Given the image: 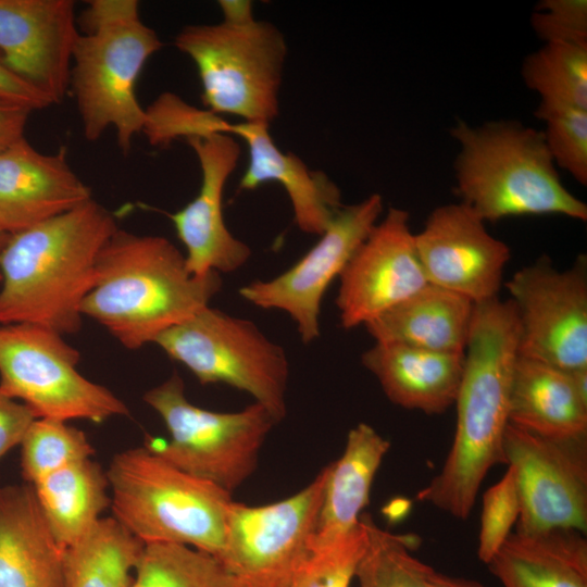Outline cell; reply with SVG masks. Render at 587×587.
I'll use <instances>...</instances> for the list:
<instances>
[{
    "mask_svg": "<svg viewBox=\"0 0 587 587\" xmlns=\"http://www.w3.org/2000/svg\"><path fill=\"white\" fill-rule=\"evenodd\" d=\"M78 36L72 0H0V55L53 104L70 88Z\"/></svg>",
    "mask_w": 587,
    "mask_h": 587,
    "instance_id": "18",
    "label": "cell"
},
{
    "mask_svg": "<svg viewBox=\"0 0 587 587\" xmlns=\"http://www.w3.org/2000/svg\"><path fill=\"white\" fill-rule=\"evenodd\" d=\"M414 238L428 284L475 304L499 297L511 251L471 208L460 201L435 208Z\"/></svg>",
    "mask_w": 587,
    "mask_h": 587,
    "instance_id": "16",
    "label": "cell"
},
{
    "mask_svg": "<svg viewBox=\"0 0 587 587\" xmlns=\"http://www.w3.org/2000/svg\"><path fill=\"white\" fill-rule=\"evenodd\" d=\"M117 228L112 213L91 199L10 235L0 251V324L79 330L98 257Z\"/></svg>",
    "mask_w": 587,
    "mask_h": 587,
    "instance_id": "2",
    "label": "cell"
},
{
    "mask_svg": "<svg viewBox=\"0 0 587 587\" xmlns=\"http://www.w3.org/2000/svg\"><path fill=\"white\" fill-rule=\"evenodd\" d=\"M222 284L216 272L190 273L167 238L117 228L98 257L82 313L135 350L208 307Z\"/></svg>",
    "mask_w": 587,
    "mask_h": 587,
    "instance_id": "3",
    "label": "cell"
},
{
    "mask_svg": "<svg viewBox=\"0 0 587 587\" xmlns=\"http://www.w3.org/2000/svg\"><path fill=\"white\" fill-rule=\"evenodd\" d=\"M475 303L427 284L364 325L375 342L464 353Z\"/></svg>",
    "mask_w": 587,
    "mask_h": 587,
    "instance_id": "24",
    "label": "cell"
},
{
    "mask_svg": "<svg viewBox=\"0 0 587 587\" xmlns=\"http://www.w3.org/2000/svg\"><path fill=\"white\" fill-rule=\"evenodd\" d=\"M62 336L35 324H0V391L22 400L37 419L99 424L128 415L111 390L77 371L79 351Z\"/></svg>",
    "mask_w": 587,
    "mask_h": 587,
    "instance_id": "10",
    "label": "cell"
},
{
    "mask_svg": "<svg viewBox=\"0 0 587 587\" xmlns=\"http://www.w3.org/2000/svg\"><path fill=\"white\" fill-rule=\"evenodd\" d=\"M509 423L542 437H585L587 398L577 390L570 370L517 355Z\"/></svg>",
    "mask_w": 587,
    "mask_h": 587,
    "instance_id": "23",
    "label": "cell"
},
{
    "mask_svg": "<svg viewBox=\"0 0 587 587\" xmlns=\"http://www.w3.org/2000/svg\"><path fill=\"white\" fill-rule=\"evenodd\" d=\"M521 511L515 470L508 465L503 476L483 496L477 557L488 564L512 533Z\"/></svg>",
    "mask_w": 587,
    "mask_h": 587,
    "instance_id": "36",
    "label": "cell"
},
{
    "mask_svg": "<svg viewBox=\"0 0 587 587\" xmlns=\"http://www.w3.org/2000/svg\"><path fill=\"white\" fill-rule=\"evenodd\" d=\"M30 486L51 534L64 549L86 535L111 505L107 473L91 458Z\"/></svg>",
    "mask_w": 587,
    "mask_h": 587,
    "instance_id": "27",
    "label": "cell"
},
{
    "mask_svg": "<svg viewBox=\"0 0 587 587\" xmlns=\"http://www.w3.org/2000/svg\"><path fill=\"white\" fill-rule=\"evenodd\" d=\"M383 197L372 193L362 201L344 204L317 242L291 267L267 280H253L239 289L249 303L286 312L308 345L321 336L320 316L324 295L380 220Z\"/></svg>",
    "mask_w": 587,
    "mask_h": 587,
    "instance_id": "14",
    "label": "cell"
},
{
    "mask_svg": "<svg viewBox=\"0 0 587 587\" xmlns=\"http://www.w3.org/2000/svg\"><path fill=\"white\" fill-rule=\"evenodd\" d=\"M427 585L428 587H486L479 582L447 575L434 570L433 567L429 570L427 575Z\"/></svg>",
    "mask_w": 587,
    "mask_h": 587,
    "instance_id": "42",
    "label": "cell"
},
{
    "mask_svg": "<svg viewBox=\"0 0 587 587\" xmlns=\"http://www.w3.org/2000/svg\"><path fill=\"white\" fill-rule=\"evenodd\" d=\"M328 465L297 494L265 505L233 501L218 561L242 587H286L309 553Z\"/></svg>",
    "mask_w": 587,
    "mask_h": 587,
    "instance_id": "11",
    "label": "cell"
},
{
    "mask_svg": "<svg viewBox=\"0 0 587 587\" xmlns=\"http://www.w3.org/2000/svg\"><path fill=\"white\" fill-rule=\"evenodd\" d=\"M9 237H10V235H9L8 233H5V232L0 227V251L2 250V248L4 247V245L7 243Z\"/></svg>",
    "mask_w": 587,
    "mask_h": 587,
    "instance_id": "43",
    "label": "cell"
},
{
    "mask_svg": "<svg viewBox=\"0 0 587 587\" xmlns=\"http://www.w3.org/2000/svg\"><path fill=\"white\" fill-rule=\"evenodd\" d=\"M174 43L197 67L207 110L242 122L277 117L287 43L275 25L255 18L188 25Z\"/></svg>",
    "mask_w": 587,
    "mask_h": 587,
    "instance_id": "7",
    "label": "cell"
},
{
    "mask_svg": "<svg viewBox=\"0 0 587 587\" xmlns=\"http://www.w3.org/2000/svg\"><path fill=\"white\" fill-rule=\"evenodd\" d=\"M154 344L201 384H227L251 395L277 423L286 416V352L252 321L208 305Z\"/></svg>",
    "mask_w": 587,
    "mask_h": 587,
    "instance_id": "9",
    "label": "cell"
},
{
    "mask_svg": "<svg viewBox=\"0 0 587 587\" xmlns=\"http://www.w3.org/2000/svg\"><path fill=\"white\" fill-rule=\"evenodd\" d=\"M522 78L539 104L587 110V46L542 43L524 59Z\"/></svg>",
    "mask_w": 587,
    "mask_h": 587,
    "instance_id": "29",
    "label": "cell"
},
{
    "mask_svg": "<svg viewBox=\"0 0 587 587\" xmlns=\"http://www.w3.org/2000/svg\"><path fill=\"white\" fill-rule=\"evenodd\" d=\"M0 101L28 109L42 110L53 102L42 91L15 74L0 55Z\"/></svg>",
    "mask_w": 587,
    "mask_h": 587,
    "instance_id": "39",
    "label": "cell"
},
{
    "mask_svg": "<svg viewBox=\"0 0 587 587\" xmlns=\"http://www.w3.org/2000/svg\"><path fill=\"white\" fill-rule=\"evenodd\" d=\"M519 324V355L563 370L587 366V259L566 270L537 259L505 283Z\"/></svg>",
    "mask_w": 587,
    "mask_h": 587,
    "instance_id": "12",
    "label": "cell"
},
{
    "mask_svg": "<svg viewBox=\"0 0 587 587\" xmlns=\"http://www.w3.org/2000/svg\"><path fill=\"white\" fill-rule=\"evenodd\" d=\"M519 324L513 304L499 297L476 303L454 402L457 424L445 463L416 499L465 520L482 483L497 464H507L503 439L509 424Z\"/></svg>",
    "mask_w": 587,
    "mask_h": 587,
    "instance_id": "1",
    "label": "cell"
},
{
    "mask_svg": "<svg viewBox=\"0 0 587 587\" xmlns=\"http://www.w3.org/2000/svg\"><path fill=\"white\" fill-rule=\"evenodd\" d=\"M184 383L173 374L143 395L163 420L168 439L150 438V451L177 469L233 492L255 471L259 452L277 423L254 402L238 412H214L185 396Z\"/></svg>",
    "mask_w": 587,
    "mask_h": 587,
    "instance_id": "8",
    "label": "cell"
},
{
    "mask_svg": "<svg viewBox=\"0 0 587 587\" xmlns=\"http://www.w3.org/2000/svg\"><path fill=\"white\" fill-rule=\"evenodd\" d=\"M366 541L360 520L359 527L347 536L310 548L286 587H350Z\"/></svg>",
    "mask_w": 587,
    "mask_h": 587,
    "instance_id": "33",
    "label": "cell"
},
{
    "mask_svg": "<svg viewBox=\"0 0 587 587\" xmlns=\"http://www.w3.org/2000/svg\"><path fill=\"white\" fill-rule=\"evenodd\" d=\"M530 25L542 43L587 46V1L541 0Z\"/></svg>",
    "mask_w": 587,
    "mask_h": 587,
    "instance_id": "37",
    "label": "cell"
},
{
    "mask_svg": "<svg viewBox=\"0 0 587 587\" xmlns=\"http://www.w3.org/2000/svg\"><path fill=\"white\" fill-rule=\"evenodd\" d=\"M73 171L65 147L47 154L24 137L0 151V227L9 235L91 200Z\"/></svg>",
    "mask_w": 587,
    "mask_h": 587,
    "instance_id": "19",
    "label": "cell"
},
{
    "mask_svg": "<svg viewBox=\"0 0 587 587\" xmlns=\"http://www.w3.org/2000/svg\"><path fill=\"white\" fill-rule=\"evenodd\" d=\"M223 20L232 23H243L254 18L253 4L247 0H221L218 1Z\"/></svg>",
    "mask_w": 587,
    "mask_h": 587,
    "instance_id": "41",
    "label": "cell"
},
{
    "mask_svg": "<svg viewBox=\"0 0 587 587\" xmlns=\"http://www.w3.org/2000/svg\"><path fill=\"white\" fill-rule=\"evenodd\" d=\"M63 553L33 487H0V587H63Z\"/></svg>",
    "mask_w": 587,
    "mask_h": 587,
    "instance_id": "22",
    "label": "cell"
},
{
    "mask_svg": "<svg viewBox=\"0 0 587 587\" xmlns=\"http://www.w3.org/2000/svg\"><path fill=\"white\" fill-rule=\"evenodd\" d=\"M21 447L22 475L29 485L95 453L83 430L52 419H36Z\"/></svg>",
    "mask_w": 587,
    "mask_h": 587,
    "instance_id": "32",
    "label": "cell"
},
{
    "mask_svg": "<svg viewBox=\"0 0 587 587\" xmlns=\"http://www.w3.org/2000/svg\"><path fill=\"white\" fill-rule=\"evenodd\" d=\"M450 135L459 146L454 191L485 223L532 215L587 221V204L563 185L542 130L513 120H457Z\"/></svg>",
    "mask_w": 587,
    "mask_h": 587,
    "instance_id": "4",
    "label": "cell"
},
{
    "mask_svg": "<svg viewBox=\"0 0 587 587\" xmlns=\"http://www.w3.org/2000/svg\"><path fill=\"white\" fill-rule=\"evenodd\" d=\"M133 587H242L213 555L176 544L145 545Z\"/></svg>",
    "mask_w": 587,
    "mask_h": 587,
    "instance_id": "30",
    "label": "cell"
},
{
    "mask_svg": "<svg viewBox=\"0 0 587 587\" xmlns=\"http://www.w3.org/2000/svg\"><path fill=\"white\" fill-rule=\"evenodd\" d=\"M221 116L196 108L177 95L161 93L145 109L141 133L153 147H167L175 139L205 137L218 133Z\"/></svg>",
    "mask_w": 587,
    "mask_h": 587,
    "instance_id": "35",
    "label": "cell"
},
{
    "mask_svg": "<svg viewBox=\"0 0 587 587\" xmlns=\"http://www.w3.org/2000/svg\"><path fill=\"white\" fill-rule=\"evenodd\" d=\"M535 115L545 124L544 138L557 168L586 186L587 110L538 104Z\"/></svg>",
    "mask_w": 587,
    "mask_h": 587,
    "instance_id": "34",
    "label": "cell"
},
{
    "mask_svg": "<svg viewBox=\"0 0 587 587\" xmlns=\"http://www.w3.org/2000/svg\"><path fill=\"white\" fill-rule=\"evenodd\" d=\"M105 473L113 517L137 539L184 545L220 559L232 492L147 447L115 454Z\"/></svg>",
    "mask_w": 587,
    "mask_h": 587,
    "instance_id": "6",
    "label": "cell"
},
{
    "mask_svg": "<svg viewBox=\"0 0 587 587\" xmlns=\"http://www.w3.org/2000/svg\"><path fill=\"white\" fill-rule=\"evenodd\" d=\"M83 30L72 53L70 88L84 137L98 140L113 128L124 154L141 133L145 109L136 84L163 43L139 15L137 0H92L77 18Z\"/></svg>",
    "mask_w": 587,
    "mask_h": 587,
    "instance_id": "5",
    "label": "cell"
},
{
    "mask_svg": "<svg viewBox=\"0 0 587 587\" xmlns=\"http://www.w3.org/2000/svg\"><path fill=\"white\" fill-rule=\"evenodd\" d=\"M360 519L367 541L354 575L359 587H428L432 566L412 555L419 548V537L382 529L367 513Z\"/></svg>",
    "mask_w": 587,
    "mask_h": 587,
    "instance_id": "31",
    "label": "cell"
},
{
    "mask_svg": "<svg viewBox=\"0 0 587 587\" xmlns=\"http://www.w3.org/2000/svg\"><path fill=\"white\" fill-rule=\"evenodd\" d=\"M0 282H1V275H0Z\"/></svg>",
    "mask_w": 587,
    "mask_h": 587,
    "instance_id": "44",
    "label": "cell"
},
{
    "mask_svg": "<svg viewBox=\"0 0 587 587\" xmlns=\"http://www.w3.org/2000/svg\"><path fill=\"white\" fill-rule=\"evenodd\" d=\"M28 109L0 101V151L24 137Z\"/></svg>",
    "mask_w": 587,
    "mask_h": 587,
    "instance_id": "40",
    "label": "cell"
},
{
    "mask_svg": "<svg viewBox=\"0 0 587 587\" xmlns=\"http://www.w3.org/2000/svg\"><path fill=\"white\" fill-rule=\"evenodd\" d=\"M428 284L408 211L390 207L339 276L336 305L345 329L365 325Z\"/></svg>",
    "mask_w": 587,
    "mask_h": 587,
    "instance_id": "15",
    "label": "cell"
},
{
    "mask_svg": "<svg viewBox=\"0 0 587 587\" xmlns=\"http://www.w3.org/2000/svg\"><path fill=\"white\" fill-rule=\"evenodd\" d=\"M187 143L198 159L201 185L190 202L167 216L186 249L190 273L235 272L251 257L250 247L227 228L223 212L225 185L238 164L240 147L225 133L189 138Z\"/></svg>",
    "mask_w": 587,
    "mask_h": 587,
    "instance_id": "17",
    "label": "cell"
},
{
    "mask_svg": "<svg viewBox=\"0 0 587 587\" xmlns=\"http://www.w3.org/2000/svg\"><path fill=\"white\" fill-rule=\"evenodd\" d=\"M270 124L230 123L229 134L247 145L249 160L241 177V190H252L266 182L280 184L292 207L298 228L320 236L344 205L338 186L322 171L310 170L291 152L274 142Z\"/></svg>",
    "mask_w": 587,
    "mask_h": 587,
    "instance_id": "20",
    "label": "cell"
},
{
    "mask_svg": "<svg viewBox=\"0 0 587 587\" xmlns=\"http://www.w3.org/2000/svg\"><path fill=\"white\" fill-rule=\"evenodd\" d=\"M36 419L30 408L0 391V459L21 445Z\"/></svg>",
    "mask_w": 587,
    "mask_h": 587,
    "instance_id": "38",
    "label": "cell"
},
{
    "mask_svg": "<svg viewBox=\"0 0 587 587\" xmlns=\"http://www.w3.org/2000/svg\"><path fill=\"white\" fill-rule=\"evenodd\" d=\"M487 565L502 587H587V539L569 528L512 532Z\"/></svg>",
    "mask_w": 587,
    "mask_h": 587,
    "instance_id": "26",
    "label": "cell"
},
{
    "mask_svg": "<svg viewBox=\"0 0 587 587\" xmlns=\"http://www.w3.org/2000/svg\"><path fill=\"white\" fill-rule=\"evenodd\" d=\"M390 442L371 425L348 433L341 457L328 464L323 502L309 549L347 536L360 525L375 475Z\"/></svg>",
    "mask_w": 587,
    "mask_h": 587,
    "instance_id": "25",
    "label": "cell"
},
{
    "mask_svg": "<svg viewBox=\"0 0 587 587\" xmlns=\"http://www.w3.org/2000/svg\"><path fill=\"white\" fill-rule=\"evenodd\" d=\"M361 362L394 404L426 414H441L455 402L464 353L375 342L362 353Z\"/></svg>",
    "mask_w": 587,
    "mask_h": 587,
    "instance_id": "21",
    "label": "cell"
},
{
    "mask_svg": "<svg viewBox=\"0 0 587 587\" xmlns=\"http://www.w3.org/2000/svg\"><path fill=\"white\" fill-rule=\"evenodd\" d=\"M145 544L113 516L64 549L63 587H133Z\"/></svg>",
    "mask_w": 587,
    "mask_h": 587,
    "instance_id": "28",
    "label": "cell"
},
{
    "mask_svg": "<svg viewBox=\"0 0 587 587\" xmlns=\"http://www.w3.org/2000/svg\"><path fill=\"white\" fill-rule=\"evenodd\" d=\"M503 449L517 476L516 530H587V436L542 437L508 424Z\"/></svg>",
    "mask_w": 587,
    "mask_h": 587,
    "instance_id": "13",
    "label": "cell"
}]
</instances>
